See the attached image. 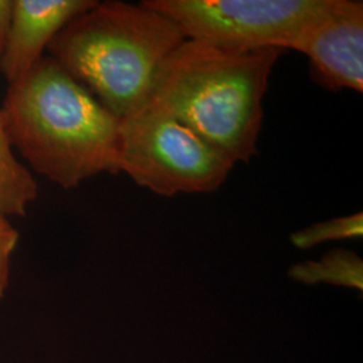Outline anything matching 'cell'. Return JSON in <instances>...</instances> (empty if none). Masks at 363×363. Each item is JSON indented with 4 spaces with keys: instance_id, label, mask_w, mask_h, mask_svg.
<instances>
[{
    "instance_id": "obj_11",
    "label": "cell",
    "mask_w": 363,
    "mask_h": 363,
    "mask_svg": "<svg viewBox=\"0 0 363 363\" xmlns=\"http://www.w3.org/2000/svg\"><path fill=\"white\" fill-rule=\"evenodd\" d=\"M19 241V232L9 220V217L0 214V298H4L10 283L11 257Z\"/></svg>"
},
{
    "instance_id": "obj_9",
    "label": "cell",
    "mask_w": 363,
    "mask_h": 363,
    "mask_svg": "<svg viewBox=\"0 0 363 363\" xmlns=\"http://www.w3.org/2000/svg\"><path fill=\"white\" fill-rule=\"evenodd\" d=\"M289 276L308 286L327 283L362 291V259L350 250L335 249L319 261H306L294 265L289 269Z\"/></svg>"
},
{
    "instance_id": "obj_4",
    "label": "cell",
    "mask_w": 363,
    "mask_h": 363,
    "mask_svg": "<svg viewBox=\"0 0 363 363\" xmlns=\"http://www.w3.org/2000/svg\"><path fill=\"white\" fill-rule=\"evenodd\" d=\"M120 172L162 196L217 191L234 164L154 101L120 120Z\"/></svg>"
},
{
    "instance_id": "obj_5",
    "label": "cell",
    "mask_w": 363,
    "mask_h": 363,
    "mask_svg": "<svg viewBox=\"0 0 363 363\" xmlns=\"http://www.w3.org/2000/svg\"><path fill=\"white\" fill-rule=\"evenodd\" d=\"M184 39L237 49L292 50L330 0H144Z\"/></svg>"
},
{
    "instance_id": "obj_1",
    "label": "cell",
    "mask_w": 363,
    "mask_h": 363,
    "mask_svg": "<svg viewBox=\"0 0 363 363\" xmlns=\"http://www.w3.org/2000/svg\"><path fill=\"white\" fill-rule=\"evenodd\" d=\"M0 109L11 147L28 169L60 187L120 172V118L52 57L10 85Z\"/></svg>"
},
{
    "instance_id": "obj_2",
    "label": "cell",
    "mask_w": 363,
    "mask_h": 363,
    "mask_svg": "<svg viewBox=\"0 0 363 363\" xmlns=\"http://www.w3.org/2000/svg\"><path fill=\"white\" fill-rule=\"evenodd\" d=\"M286 50L184 39L156 70L151 99L233 164L257 154L262 100Z\"/></svg>"
},
{
    "instance_id": "obj_10",
    "label": "cell",
    "mask_w": 363,
    "mask_h": 363,
    "mask_svg": "<svg viewBox=\"0 0 363 363\" xmlns=\"http://www.w3.org/2000/svg\"><path fill=\"white\" fill-rule=\"evenodd\" d=\"M362 235L363 214L354 213L351 216L313 223L303 230L291 234V241L296 247L310 249L327 241L361 238Z\"/></svg>"
},
{
    "instance_id": "obj_3",
    "label": "cell",
    "mask_w": 363,
    "mask_h": 363,
    "mask_svg": "<svg viewBox=\"0 0 363 363\" xmlns=\"http://www.w3.org/2000/svg\"><path fill=\"white\" fill-rule=\"evenodd\" d=\"M184 37L143 1H97L49 45V57L117 118L148 104L156 70Z\"/></svg>"
},
{
    "instance_id": "obj_6",
    "label": "cell",
    "mask_w": 363,
    "mask_h": 363,
    "mask_svg": "<svg viewBox=\"0 0 363 363\" xmlns=\"http://www.w3.org/2000/svg\"><path fill=\"white\" fill-rule=\"evenodd\" d=\"M292 50L310 60L312 78L328 91H363V3L330 0Z\"/></svg>"
},
{
    "instance_id": "obj_12",
    "label": "cell",
    "mask_w": 363,
    "mask_h": 363,
    "mask_svg": "<svg viewBox=\"0 0 363 363\" xmlns=\"http://www.w3.org/2000/svg\"><path fill=\"white\" fill-rule=\"evenodd\" d=\"M13 0H0V55L6 46L13 22Z\"/></svg>"
},
{
    "instance_id": "obj_7",
    "label": "cell",
    "mask_w": 363,
    "mask_h": 363,
    "mask_svg": "<svg viewBox=\"0 0 363 363\" xmlns=\"http://www.w3.org/2000/svg\"><path fill=\"white\" fill-rule=\"evenodd\" d=\"M96 0H13V22L0 55V73L11 85L35 66L54 37Z\"/></svg>"
},
{
    "instance_id": "obj_8",
    "label": "cell",
    "mask_w": 363,
    "mask_h": 363,
    "mask_svg": "<svg viewBox=\"0 0 363 363\" xmlns=\"http://www.w3.org/2000/svg\"><path fill=\"white\" fill-rule=\"evenodd\" d=\"M37 196L38 184L13 154L0 109V214L22 217Z\"/></svg>"
}]
</instances>
